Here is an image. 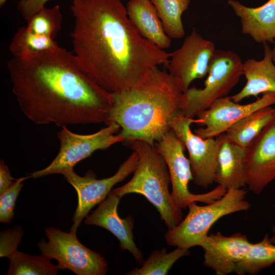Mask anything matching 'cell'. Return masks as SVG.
Returning a JSON list of instances; mask_svg holds the SVG:
<instances>
[{
    "label": "cell",
    "mask_w": 275,
    "mask_h": 275,
    "mask_svg": "<svg viewBox=\"0 0 275 275\" xmlns=\"http://www.w3.org/2000/svg\"><path fill=\"white\" fill-rule=\"evenodd\" d=\"M49 0H20L17 4V9L23 18L28 20L45 7Z\"/></svg>",
    "instance_id": "cell-30"
},
{
    "label": "cell",
    "mask_w": 275,
    "mask_h": 275,
    "mask_svg": "<svg viewBox=\"0 0 275 275\" xmlns=\"http://www.w3.org/2000/svg\"><path fill=\"white\" fill-rule=\"evenodd\" d=\"M215 49L213 42L203 38L194 29L181 46L172 52L167 68L183 93L194 80L207 76Z\"/></svg>",
    "instance_id": "cell-12"
},
{
    "label": "cell",
    "mask_w": 275,
    "mask_h": 275,
    "mask_svg": "<svg viewBox=\"0 0 275 275\" xmlns=\"http://www.w3.org/2000/svg\"><path fill=\"white\" fill-rule=\"evenodd\" d=\"M28 177L16 179L13 185L0 194V222L11 223L14 216L15 201L23 186V181L30 178Z\"/></svg>",
    "instance_id": "cell-28"
},
{
    "label": "cell",
    "mask_w": 275,
    "mask_h": 275,
    "mask_svg": "<svg viewBox=\"0 0 275 275\" xmlns=\"http://www.w3.org/2000/svg\"><path fill=\"white\" fill-rule=\"evenodd\" d=\"M139 159L138 154L133 150L131 154L121 164L117 172L106 178L97 179L96 174L92 171L87 172L83 177L78 175L73 169L62 174L77 194L78 204L73 215L71 232L76 234L78 227L90 210L105 199L115 184L122 181L134 172Z\"/></svg>",
    "instance_id": "cell-10"
},
{
    "label": "cell",
    "mask_w": 275,
    "mask_h": 275,
    "mask_svg": "<svg viewBox=\"0 0 275 275\" xmlns=\"http://www.w3.org/2000/svg\"><path fill=\"white\" fill-rule=\"evenodd\" d=\"M243 74V62L238 54L230 50L215 49L204 88H189L183 93L178 115L193 118L197 117L215 100L226 96Z\"/></svg>",
    "instance_id": "cell-6"
},
{
    "label": "cell",
    "mask_w": 275,
    "mask_h": 275,
    "mask_svg": "<svg viewBox=\"0 0 275 275\" xmlns=\"http://www.w3.org/2000/svg\"><path fill=\"white\" fill-rule=\"evenodd\" d=\"M245 171L246 186L255 194L275 179L274 119L246 148Z\"/></svg>",
    "instance_id": "cell-14"
},
{
    "label": "cell",
    "mask_w": 275,
    "mask_h": 275,
    "mask_svg": "<svg viewBox=\"0 0 275 275\" xmlns=\"http://www.w3.org/2000/svg\"><path fill=\"white\" fill-rule=\"evenodd\" d=\"M274 121H275V118H274Z\"/></svg>",
    "instance_id": "cell-36"
},
{
    "label": "cell",
    "mask_w": 275,
    "mask_h": 275,
    "mask_svg": "<svg viewBox=\"0 0 275 275\" xmlns=\"http://www.w3.org/2000/svg\"><path fill=\"white\" fill-rule=\"evenodd\" d=\"M57 45V42L51 38L36 34L25 26H21L15 33L9 49L13 57H19L46 50Z\"/></svg>",
    "instance_id": "cell-26"
},
{
    "label": "cell",
    "mask_w": 275,
    "mask_h": 275,
    "mask_svg": "<svg viewBox=\"0 0 275 275\" xmlns=\"http://www.w3.org/2000/svg\"><path fill=\"white\" fill-rule=\"evenodd\" d=\"M73 54L81 70L115 94L142 84L172 52L143 37L121 0H72Z\"/></svg>",
    "instance_id": "cell-1"
},
{
    "label": "cell",
    "mask_w": 275,
    "mask_h": 275,
    "mask_svg": "<svg viewBox=\"0 0 275 275\" xmlns=\"http://www.w3.org/2000/svg\"><path fill=\"white\" fill-rule=\"evenodd\" d=\"M228 5L240 18L242 32L258 43H272L275 38V0H268L256 8L247 7L237 0Z\"/></svg>",
    "instance_id": "cell-18"
},
{
    "label": "cell",
    "mask_w": 275,
    "mask_h": 275,
    "mask_svg": "<svg viewBox=\"0 0 275 275\" xmlns=\"http://www.w3.org/2000/svg\"><path fill=\"white\" fill-rule=\"evenodd\" d=\"M275 263V244L266 234L259 242L252 243L244 257L237 264L234 273L255 275Z\"/></svg>",
    "instance_id": "cell-22"
},
{
    "label": "cell",
    "mask_w": 275,
    "mask_h": 275,
    "mask_svg": "<svg viewBox=\"0 0 275 275\" xmlns=\"http://www.w3.org/2000/svg\"><path fill=\"white\" fill-rule=\"evenodd\" d=\"M273 42H274V47H273V48L271 50V58H272V61L275 65V38H274Z\"/></svg>",
    "instance_id": "cell-33"
},
{
    "label": "cell",
    "mask_w": 275,
    "mask_h": 275,
    "mask_svg": "<svg viewBox=\"0 0 275 275\" xmlns=\"http://www.w3.org/2000/svg\"><path fill=\"white\" fill-rule=\"evenodd\" d=\"M274 206V208H275V205H274V206Z\"/></svg>",
    "instance_id": "cell-35"
},
{
    "label": "cell",
    "mask_w": 275,
    "mask_h": 275,
    "mask_svg": "<svg viewBox=\"0 0 275 275\" xmlns=\"http://www.w3.org/2000/svg\"><path fill=\"white\" fill-rule=\"evenodd\" d=\"M154 147L167 164L172 184L171 198L178 208L185 209L192 202L210 204L226 193L227 190L219 185L201 194H193L189 190L188 183L193 179L190 161L184 155V144L172 129Z\"/></svg>",
    "instance_id": "cell-8"
},
{
    "label": "cell",
    "mask_w": 275,
    "mask_h": 275,
    "mask_svg": "<svg viewBox=\"0 0 275 275\" xmlns=\"http://www.w3.org/2000/svg\"><path fill=\"white\" fill-rule=\"evenodd\" d=\"M7 68L19 108L33 123H108L114 94L81 70L72 52L57 45L13 57Z\"/></svg>",
    "instance_id": "cell-2"
},
{
    "label": "cell",
    "mask_w": 275,
    "mask_h": 275,
    "mask_svg": "<svg viewBox=\"0 0 275 275\" xmlns=\"http://www.w3.org/2000/svg\"><path fill=\"white\" fill-rule=\"evenodd\" d=\"M155 7L164 31L171 38L180 39L185 35L181 16L190 0H150Z\"/></svg>",
    "instance_id": "cell-24"
},
{
    "label": "cell",
    "mask_w": 275,
    "mask_h": 275,
    "mask_svg": "<svg viewBox=\"0 0 275 275\" xmlns=\"http://www.w3.org/2000/svg\"><path fill=\"white\" fill-rule=\"evenodd\" d=\"M126 10L128 17L139 33L161 49L171 46L157 11L150 0H129Z\"/></svg>",
    "instance_id": "cell-20"
},
{
    "label": "cell",
    "mask_w": 275,
    "mask_h": 275,
    "mask_svg": "<svg viewBox=\"0 0 275 275\" xmlns=\"http://www.w3.org/2000/svg\"><path fill=\"white\" fill-rule=\"evenodd\" d=\"M271 235L270 237L271 241L275 244V225L273 226L271 228Z\"/></svg>",
    "instance_id": "cell-32"
},
{
    "label": "cell",
    "mask_w": 275,
    "mask_h": 275,
    "mask_svg": "<svg viewBox=\"0 0 275 275\" xmlns=\"http://www.w3.org/2000/svg\"><path fill=\"white\" fill-rule=\"evenodd\" d=\"M121 198L113 190L111 191L97 208L86 216L84 224L107 230L118 239L122 250L129 251L138 262L143 263V255L133 240V217L121 218L118 213V205Z\"/></svg>",
    "instance_id": "cell-16"
},
{
    "label": "cell",
    "mask_w": 275,
    "mask_h": 275,
    "mask_svg": "<svg viewBox=\"0 0 275 275\" xmlns=\"http://www.w3.org/2000/svg\"><path fill=\"white\" fill-rule=\"evenodd\" d=\"M139 155V162L131 179L113 190L122 197L130 193L144 196L159 213L169 229L182 220L181 209L174 203L169 190L171 178L167 164L154 146L141 141L128 143Z\"/></svg>",
    "instance_id": "cell-4"
},
{
    "label": "cell",
    "mask_w": 275,
    "mask_h": 275,
    "mask_svg": "<svg viewBox=\"0 0 275 275\" xmlns=\"http://www.w3.org/2000/svg\"><path fill=\"white\" fill-rule=\"evenodd\" d=\"M252 243L245 235L239 232L230 236L220 232L208 235L200 245L204 252V265L216 275L234 272Z\"/></svg>",
    "instance_id": "cell-15"
},
{
    "label": "cell",
    "mask_w": 275,
    "mask_h": 275,
    "mask_svg": "<svg viewBox=\"0 0 275 275\" xmlns=\"http://www.w3.org/2000/svg\"><path fill=\"white\" fill-rule=\"evenodd\" d=\"M219 147L214 182L226 189L246 186V148L231 141L225 133L217 136Z\"/></svg>",
    "instance_id": "cell-17"
},
{
    "label": "cell",
    "mask_w": 275,
    "mask_h": 275,
    "mask_svg": "<svg viewBox=\"0 0 275 275\" xmlns=\"http://www.w3.org/2000/svg\"><path fill=\"white\" fill-rule=\"evenodd\" d=\"M245 189L230 188L214 202L200 206L196 202L188 205V212L175 227L169 229L165 235L169 245L189 250L200 246L208 235L213 224L221 218L240 211H247L250 204L245 200Z\"/></svg>",
    "instance_id": "cell-5"
},
{
    "label": "cell",
    "mask_w": 275,
    "mask_h": 275,
    "mask_svg": "<svg viewBox=\"0 0 275 275\" xmlns=\"http://www.w3.org/2000/svg\"><path fill=\"white\" fill-rule=\"evenodd\" d=\"M275 104V93L262 94L256 101L240 104L227 96L215 100L206 110L200 113L196 123L203 126L194 130L203 139L215 138L225 133L237 122L261 108Z\"/></svg>",
    "instance_id": "cell-13"
},
{
    "label": "cell",
    "mask_w": 275,
    "mask_h": 275,
    "mask_svg": "<svg viewBox=\"0 0 275 275\" xmlns=\"http://www.w3.org/2000/svg\"><path fill=\"white\" fill-rule=\"evenodd\" d=\"M263 44L264 57L262 60L249 59L243 62V75L246 84L239 92L231 96L236 102L251 96L275 93V65L272 61L271 49L268 43Z\"/></svg>",
    "instance_id": "cell-19"
},
{
    "label": "cell",
    "mask_w": 275,
    "mask_h": 275,
    "mask_svg": "<svg viewBox=\"0 0 275 275\" xmlns=\"http://www.w3.org/2000/svg\"><path fill=\"white\" fill-rule=\"evenodd\" d=\"M7 1V0H0V7L3 6Z\"/></svg>",
    "instance_id": "cell-34"
},
{
    "label": "cell",
    "mask_w": 275,
    "mask_h": 275,
    "mask_svg": "<svg viewBox=\"0 0 275 275\" xmlns=\"http://www.w3.org/2000/svg\"><path fill=\"white\" fill-rule=\"evenodd\" d=\"M48 242L42 239L37 244L42 254L58 261L59 264L77 275H104L107 263L99 253L86 247L76 234L58 228H46Z\"/></svg>",
    "instance_id": "cell-9"
},
{
    "label": "cell",
    "mask_w": 275,
    "mask_h": 275,
    "mask_svg": "<svg viewBox=\"0 0 275 275\" xmlns=\"http://www.w3.org/2000/svg\"><path fill=\"white\" fill-rule=\"evenodd\" d=\"M189 254L188 250L177 247L169 253L163 248L152 253L142 266L127 273L129 275H165L173 264L181 257Z\"/></svg>",
    "instance_id": "cell-25"
},
{
    "label": "cell",
    "mask_w": 275,
    "mask_h": 275,
    "mask_svg": "<svg viewBox=\"0 0 275 275\" xmlns=\"http://www.w3.org/2000/svg\"><path fill=\"white\" fill-rule=\"evenodd\" d=\"M26 21V26L34 33L54 39L61 29L60 7L58 5L50 8L45 6Z\"/></svg>",
    "instance_id": "cell-27"
},
{
    "label": "cell",
    "mask_w": 275,
    "mask_h": 275,
    "mask_svg": "<svg viewBox=\"0 0 275 275\" xmlns=\"http://www.w3.org/2000/svg\"><path fill=\"white\" fill-rule=\"evenodd\" d=\"M16 179L11 175L8 166L3 160H0V194L10 188Z\"/></svg>",
    "instance_id": "cell-31"
},
{
    "label": "cell",
    "mask_w": 275,
    "mask_h": 275,
    "mask_svg": "<svg viewBox=\"0 0 275 275\" xmlns=\"http://www.w3.org/2000/svg\"><path fill=\"white\" fill-rule=\"evenodd\" d=\"M120 130V126L115 122L89 134L75 133L67 126L62 127L57 134L60 148L57 156L48 166L31 173L30 178L54 174L62 175L73 169L78 162L90 157L95 151L105 150L116 143H123L124 138L119 133L117 134Z\"/></svg>",
    "instance_id": "cell-7"
},
{
    "label": "cell",
    "mask_w": 275,
    "mask_h": 275,
    "mask_svg": "<svg viewBox=\"0 0 275 275\" xmlns=\"http://www.w3.org/2000/svg\"><path fill=\"white\" fill-rule=\"evenodd\" d=\"M196 119L178 115L172 121L171 129L187 149L194 183L206 188L215 181L219 140L217 136L203 139L193 132L190 126Z\"/></svg>",
    "instance_id": "cell-11"
},
{
    "label": "cell",
    "mask_w": 275,
    "mask_h": 275,
    "mask_svg": "<svg viewBox=\"0 0 275 275\" xmlns=\"http://www.w3.org/2000/svg\"><path fill=\"white\" fill-rule=\"evenodd\" d=\"M183 94L169 73L156 67L139 86L114 94L107 124L120 126L123 143L141 140L154 146L171 130Z\"/></svg>",
    "instance_id": "cell-3"
},
{
    "label": "cell",
    "mask_w": 275,
    "mask_h": 275,
    "mask_svg": "<svg viewBox=\"0 0 275 275\" xmlns=\"http://www.w3.org/2000/svg\"><path fill=\"white\" fill-rule=\"evenodd\" d=\"M23 234L22 228L15 226L1 232L0 256L10 258L17 251Z\"/></svg>",
    "instance_id": "cell-29"
},
{
    "label": "cell",
    "mask_w": 275,
    "mask_h": 275,
    "mask_svg": "<svg viewBox=\"0 0 275 275\" xmlns=\"http://www.w3.org/2000/svg\"><path fill=\"white\" fill-rule=\"evenodd\" d=\"M8 275H56L61 265L53 264L49 257L41 254L33 256L17 251L9 259Z\"/></svg>",
    "instance_id": "cell-23"
},
{
    "label": "cell",
    "mask_w": 275,
    "mask_h": 275,
    "mask_svg": "<svg viewBox=\"0 0 275 275\" xmlns=\"http://www.w3.org/2000/svg\"><path fill=\"white\" fill-rule=\"evenodd\" d=\"M274 118L275 107H264L237 122L225 133L231 141L246 148Z\"/></svg>",
    "instance_id": "cell-21"
}]
</instances>
